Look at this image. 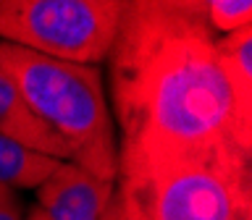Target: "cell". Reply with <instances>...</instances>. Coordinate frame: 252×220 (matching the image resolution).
<instances>
[{
    "mask_svg": "<svg viewBox=\"0 0 252 220\" xmlns=\"http://www.w3.org/2000/svg\"><path fill=\"white\" fill-rule=\"evenodd\" d=\"M24 220H50V218H47L37 204H32V207H27V218H24Z\"/></svg>",
    "mask_w": 252,
    "mask_h": 220,
    "instance_id": "12",
    "label": "cell"
},
{
    "mask_svg": "<svg viewBox=\"0 0 252 220\" xmlns=\"http://www.w3.org/2000/svg\"><path fill=\"white\" fill-rule=\"evenodd\" d=\"M27 207H24L19 192L8 186H0V220H24Z\"/></svg>",
    "mask_w": 252,
    "mask_h": 220,
    "instance_id": "10",
    "label": "cell"
},
{
    "mask_svg": "<svg viewBox=\"0 0 252 220\" xmlns=\"http://www.w3.org/2000/svg\"><path fill=\"white\" fill-rule=\"evenodd\" d=\"M0 71L19 86L32 113L66 144L68 163L116 184L118 139L97 66L53 60L0 42Z\"/></svg>",
    "mask_w": 252,
    "mask_h": 220,
    "instance_id": "2",
    "label": "cell"
},
{
    "mask_svg": "<svg viewBox=\"0 0 252 220\" xmlns=\"http://www.w3.org/2000/svg\"><path fill=\"white\" fill-rule=\"evenodd\" d=\"M61 165L37 149H29L19 141L0 134V186H8L13 192L19 189H37L42 186L50 173Z\"/></svg>",
    "mask_w": 252,
    "mask_h": 220,
    "instance_id": "8",
    "label": "cell"
},
{
    "mask_svg": "<svg viewBox=\"0 0 252 220\" xmlns=\"http://www.w3.org/2000/svg\"><path fill=\"white\" fill-rule=\"evenodd\" d=\"M108 82L118 178L231 144V89L218 37L197 0H126Z\"/></svg>",
    "mask_w": 252,
    "mask_h": 220,
    "instance_id": "1",
    "label": "cell"
},
{
    "mask_svg": "<svg viewBox=\"0 0 252 220\" xmlns=\"http://www.w3.org/2000/svg\"><path fill=\"white\" fill-rule=\"evenodd\" d=\"M102 220H129V218H126V212H124L121 199L116 196V192H113V199H110L108 210H105V218H102Z\"/></svg>",
    "mask_w": 252,
    "mask_h": 220,
    "instance_id": "11",
    "label": "cell"
},
{
    "mask_svg": "<svg viewBox=\"0 0 252 220\" xmlns=\"http://www.w3.org/2000/svg\"><path fill=\"white\" fill-rule=\"evenodd\" d=\"M37 192V207L50 220H102L116 184H108L74 163H61Z\"/></svg>",
    "mask_w": 252,
    "mask_h": 220,
    "instance_id": "5",
    "label": "cell"
},
{
    "mask_svg": "<svg viewBox=\"0 0 252 220\" xmlns=\"http://www.w3.org/2000/svg\"><path fill=\"white\" fill-rule=\"evenodd\" d=\"M205 16L216 34H234L252 27V0H205Z\"/></svg>",
    "mask_w": 252,
    "mask_h": 220,
    "instance_id": "9",
    "label": "cell"
},
{
    "mask_svg": "<svg viewBox=\"0 0 252 220\" xmlns=\"http://www.w3.org/2000/svg\"><path fill=\"white\" fill-rule=\"evenodd\" d=\"M129 220H252V160L231 144L116 181Z\"/></svg>",
    "mask_w": 252,
    "mask_h": 220,
    "instance_id": "3",
    "label": "cell"
},
{
    "mask_svg": "<svg viewBox=\"0 0 252 220\" xmlns=\"http://www.w3.org/2000/svg\"><path fill=\"white\" fill-rule=\"evenodd\" d=\"M218 53L231 89V139L234 149L252 160V27L218 37Z\"/></svg>",
    "mask_w": 252,
    "mask_h": 220,
    "instance_id": "6",
    "label": "cell"
},
{
    "mask_svg": "<svg viewBox=\"0 0 252 220\" xmlns=\"http://www.w3.org/2000/svg\"><path fill=\"white\" fill-rule=\"evenodd\" d=\"M0 134L29 149H37V152L53 157V160L68 163L66 144L32 113L27 100L21 97L19 86L3 71H0Z\"/></svg>",
    "mask_w": 252,
    "mask_h": 220,
    "instance_id": "7",
    "label": "cell"
},
{
    "mask_svg": "<svg viewBox=\"0 0 252 220\" xmlns=\"http://www.w3.org/2000/svg\"><path fill=\"white\" fill-rule=\"evenodd\" d=\"M126 0H0V42L53 60H108Z\"/></svg>",
    "mask_w": 252,
    "mask_h": 220,
    "instance_id": "4",
    "label": "cell"
}]
</instances>
